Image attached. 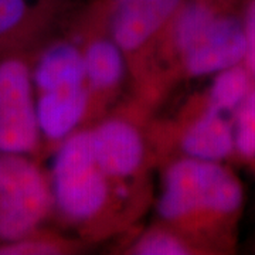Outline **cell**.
<instances>
[{"instance_id":"obj_13","label":"cell","mask_w":255,"mask_h":255,"mask_svg":"<svg viewBox=\"0 0 255 255\" xmlns=\"http://www.w3.org/2000/svg\"><path fill=\"white\" fill-rule=\"evenodd\" d=\"M210 78L211 81L204 97L216 107L234 115L255 87L254 80L244 63L220 71Z\"/></svg>"},{"instance_id":"obj_1","label":"cell","mask_w":255,"mask_h":255,"mask_svg":"<svg viewBox=\"0 0 255 255\" xmlns=\"http://www.w3.org/2000/svg\"><path fill=\"white\" fill-rule=\"evenodd\" d=\"M244 201L243 183L227 163L184 156L164 173L157 211L200 254H228L236 250Z\"/></svg>"},{"instance_id":"obj_8","label":"cell","mask_w":255,"mask_h":255,"mask_svg":"<svg viewBox=\"0 0 255 255\" xmlns=\"http://www.w3.org/2000/svg\"><path fill=\"white\" fill-rule=\"evenodd\" d=\"M68 0H0V54H23L40 41Z\"/></svg>"},{"instance_id":"obj_10","label":"cell","mask_w":255,"mask_h":255,"mask_svg":"<svg viewBox=\"0 0 255 255\" xmlns=\"http://www.w3.org/2000/svg\"><path fill=\"white\" fill-rule=\"evenodd\" d=\"M36 112L41 137L63 142L81 124L90 105L88 87L36 92Z\"/></svg>"},{"instance_id":"obj_12","label":"cell","mask_w":255,"mask_h":255,"mask_svg":"<svg viewBox=\"0 0 255 255\" xmlns=\"http://www.w3.org/2000/svg\"><path fill=\"white\" fill-rule=\"evenodd\" d=\"M90 102L97 95L115 91L125 73V53L112 37L91 40L82 50Z\"/></svg>"},{"instance_id":"obj_15","label":"cell","mask_w":255,"mask_h":255,"mask_svg":"<svg viewBox=\"0 0 255 255\" xmlns=\"http://www.w3.org/2000/svg\"><path fill=\"white\" fill-rule=\"evenodd\" d=\"M129 253L136 255L200 254L187 238L169 227L150 230L137 238L135 244L129 248Z\"/></svg>"},{"instance_id":"obj_14","label":"cell","mask_w":255,"mask_h":255,"mask_svg":"<svg viewBox=\"0 0 255 255\" xmlns=\"http://www.w3.org/2000/svg\"><path fill=\"white\" fill-rule=\"evenodd\" d=\"M234 160L255 173V87L234 117Z\"/></svg>"},{"instance_id":"obj_16","label":"cell","mask_w":255,"mask_h":255,"mask_svg":"<svg viewBox=\"0 0 255 255\" xmlns=\"http://www.w3.org/2000/svg\"><path fill=\"white\" fill-rule=\"evenodd\" d=\"M70 250L73 246L68 241L37 228L24 237L0 246V255H55L65 254Z\"/></svg>"},{"instance_id":"obj_17","label":"cell","mask_w":255,"mask_h":255,"mask_svg":"<svg viewBox=\"0 0 255 255\" xmlns=\"http://www.w3.org/2000/svg\"><path fill=\"white\" fill-rule=\"evenodd\" d=\"M243 18H244L247 37V51L244 64L255 82V0L243 1Z\"/></svg>"},{"instance_id":"obj_3","label":"cell","mask_w":255,"mask_h":255,"mask_svg":"<svg viewBox=\"0 0 255 255\" xmlns=\"http://www.w3.org/2000/svg\"><path fill=\"white\" fill-rule=\"evenodd\" d=\"M48 180L53 209L71 224L91 226L108 213L115 184L95 159L91 130L64 139Z\"/></svg>"},{"instance_id":"obj_9","label":"cell","mask_w":255,"mask_h":255,"mask_svg":"<svg viewBox=\"0 0 255 255\" xmlns=\"http://www.w3.org/2000/svg\"><path fill=\"white\" fill-rule=\"evenodd\" d=\"M95 159L117 187L142 169L145 145L135 125L124 119H108L91 129Z\"/></svg>"},{"instance_id":"obj_6","label":"cell","mask_w":255,"mask_h":255,"mask_svg":"<svg viewBox=\"0 0 255 255\" xmlns=\"http://www.w3.org/2000/svg\"><path fill=\"white\" fill-rule=\"evenodd\" d=\"M184 0H95L91 9L104 20L112 40L135 54L164 31Z\"/></svg>"},{"instance_id":"obj_4","label":"cell","mask_w":255,"mask_h":255,"mask_svg":"<svg viewBox=\"0 0 255 255\" xmlns=\"http://www.w3.org/2000/svg\"><path fill=\"white\" fill-rule=\"evenodd\" d=\"M51 209L50 180L36 162L0 153V246L41 227Z\"/></svg>"},{"instance_id":"obj_7","label":"cell","mask_w":255,"mask_h":255,"mask_svg":"<svg viewBox=\"0 0 255 255\" xmlns=\"http://www.w3.org/2000/svg\"><path fill=\"white\" fill-rule=\"evenodd\" d=\"M234 117L203 94L183 127L180 149L184 156L221 163L234 160Z\"/></svg>"},{"instance_id":"obj_5","label":"cell","mask_w":255,"mask_h":255,"mask_svg":"<svg viewBox=\"0 0 255 255\" xmlns=\"http://www.w3.org/2000/svg\"><path fill=\"white\" fill-rule=\"evenodd\" d=\"M31 67L20 54L0 58V153L33 155L40 145Z\"/></svg>"},{"instance_id":"obj_2","label":"cell","mask_w":255,"mask_h":255,"mask_svg":"<svg viewBox=\"0 0 255 255\" xmlns=\"http://www.w3.org/2000/svg\"><path fill=\"white\" fill-rule=\"evenodd\" d=\"M244 0H184L164 31L182 73L206 78L244 63Z\"/></svg>"},{"instance_id":"obj_11","label":"cell","mask_w":255,"mask_h":255,"mask_svg":"<svg viewBox=\"0 0 255 255\" xmlns=\"http://www.w3.org/2000/svg\"><path fill=\"white\" fill-rule=\"evenodd\" d=\"M36 92L88 87L82 50L68 41H57L44 48L31 67Z\"/></svg>"}]
</instances>
